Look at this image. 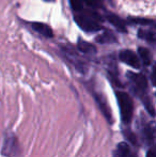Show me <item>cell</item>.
<instances>
[{
	"label": "cell",
	"instance_id": "cell-1",
	"mask_svg": "<svg viewBox=\"0 0 156 157\" xmlns=\"http://www.w3.org/2000/svg\"><path fill=\"white\" fill-rule=\"evenodd\" d=\"M74 21L78 27L86 32H97L103 29V17L94 10L83 9L80 12L74 13Z\"/></svg>",
	"mask_w": 156,
	"mask_h": 157
},
{
	"label": "cell",
	"instance_id": "cell-2",
	"mask_svg": "<svg viewBox=\"0 0 156 157\" xmlns=\"http://www.w3.org/2000/svg\"><path fill=\"white\" fill-rule=\"evenodd\" d=\"M117 101L121 113V120L124 124H129L134 116V101L131 96L126 92L116 91Z\"/></svg>",
	"mask_w": 156,
	"mask_h": 157
},
{
	"label": "cell",
	"instance_id": "cell-3",
	"mask_svg": "<svg viewBox=\"0 0 156 157\" xmlns=\"http://www.w3.org/2000/svg\"><path fill=\"white\" fill-rule=\"evenodd\" d=\"M126 77L128 78L129 83H131V89L134 94H136L138 97L141 98V101H144L148 98L149 95L146 94L148 90V79L141 73H134L127 72Z\"/></svg>",
	"mask_w": 156,
	"mask_h": 157
},
{
	"label": "cell",
	"instance_id": "cell-4",
	"mask_svg": "<svg viewBox=\"0 0 156 157\" xmlns=\"http://www.w3.org/2000/svg\"><path fill=\"white\" fill-rule=\"evenodd\" d=\"M61 50H62L63 57L69 61L76 70L81 74H86L89 68V63L85 59V57H82L80 54L77 52V49H75L72 46H61Z\"/></svg>",
	"mask_w": 156,
	"mask_h": 157
},
{
	"label": "cell",
	"instance_id": "cell-5",
	"mask_svg": "<svg viewBox=\"0 0 156 157\" xmlns=\"http://www.w3.org/2000/svg\"><path fill=\"white\" fill-rule=\"evenodd\" d=\"M1 153L6 157H19L21 155V147L18 139L12 132H9L4 136L3 144H2Z\"/></svg>",
	"mask_w": 156,
	"mask_h": 157
},
{
	"label": "cell",
	"instance_id": "cell-6",
	"mask_svg": "<svg viewBox=\"0 0 156 157\" xmlns=\"http://www.w3.org/2000/svg\"><path fill=\"white\" fill-rule=\"evenodd\" d=\"M92 95H93L94 101H95L98 109L101 110V112L103 113L104 118L106 119V121L108 122V124H112L113 123L112 113H111V109H110V107H109V104L107 103L106 97L97 91H93L92 92Z\"/></svg>",
	"mask_w": 156,
	"mask_h": 157
},
{
	"label": "cell",
	"instance_id": "cell-7",
	"mask_svg": "<svg viewBox=\"0 0 156 157\" xmlns=\"http://www.w3.org/2000/svg\"><path fill=\"white\" fill-rule=\"evenodd\" d=\"M119 59L121 62L127 64L128 66H131L133 68L139 70L141 67V63L138 58V55L134 52L133 50L129 49H123L119 52Z\"/></svg>",
	"mask_w": 156,
	"mask_h": 157
},
{
	"label": "cell",
	"instance_id": "cell-8",
	"mask_svg": "<svg viewBox=\"0 0 156 157\" xmlns=\"http://www.w3.org/2000/svg\"><path fill=\"white\" fill-rule=\"evenodd\" d=\"M105 18H106L119 32H122V33L127 32L126 23H125L124 19L119 17L118 15L113 14V13H111V12H106L105 13Z\"/></svg>",
	"mask_w": 156,
	"mask_h": 157
},
{
	"label": "cell",
	"instance_id": "cell-9",
	"mask_svg": "<svg viewBox=\"0 0 156 157\" xmlns=\"http://www.w3.org/2000/svg\"><path fill=\"white\" fill-rule=\"evenodd\" d=\"M141 138L142 141L146 143V145L153 147L154 144V139H155V132H154V126L151 123H146L141 127Z\"/></svg>",
	"mask_w": 156,
	"mask_h": 157
},
{
	"label": "cell",
	"instance_id": "cell-10",
	"mask_svg": "<svg viewBox=\"0 0 156 157\" xmlns=\"http://www.w3.org/2000/svg\"><path fill=\"white\" fill-rule=\"evenodd\" d=\"M77 52H81V54L85 55V56L92 57V56H95L96 52H97V49H96V47L94 46V44L89 43V42L85 41V40H82L81 37H79L78 42H77Z\"/></svg>",
	"mask_w": 156,
	"mask_h": 157
},
{
	"label": "cell",
	"instance_id": "cell-11",
	"mask_svg": "<svg viewBox=\"0 0 156 157\" xmlns=\"http://www.w3.org/2000/svg\"><path fill=\"white\" fill-rule=\"evenodd\" d=\"M31 28L34 30L36 33L41 34L42 36L48 37V39H51L54 37V31H52L51 27L49 25L45 23H39V21H34L31 23Z\"/></svg>",
	"mask_w": 156,
	"mask_h": 157
},
{
	"label": "cell",
	"instance_id": "cell-12",
	"mask_svg": "<svg viewBox=\"0 0 156 157\" xmlns=\"http://www.w3.org/2000/svg\"><path fill=\"white\" fill-rule=\"evenodd\" d=\"M95 41L100 44H113V43H118V39L115 35L111 30L109 29H105L101 34H98L96 36Z\"/></svg>",
	"mask_w": 156,
	"mask_h": 157
},
{
	"label": "cell",
	"instance_id": "cell-13",
	"mask_svg": "<svg viewBox=\"0 0 156 157\" xmlns=\"http://www.w3.org/2000/svg\"><path fill=\"white\" fill-rule=\"evenodd\" d=\"M138 58L140 60V63L142 62L144 66H149L151 63H152V60H153V55L151 52V50L146 47H138Z\"/></svg>",
	"mask_w": 156,
	"mask_h": 157
},
{
	"label": "cell",
	"instance_id": "cell-14",
	"mask_svg": "<svg viewBox=\"0 0 156 157\" xmlns=\"http://www.w3.org/2000/svg\"><path fill=\"white\" fill-rule=\"evenodd\" d=\"M155 27L151 29H139L138 30V37L143 41L150 43L151 45H155Z\"/></svg>",
	"mask_w": 156,
	"mask_h": 157
},
{
	"label": "cell",
	"instance_id": "cell-15",
	"mask_svg": "<svg viewBox=\"0 0 156 157\" xmlns=\"http://www.w3.org/2000/svg\"><path fill=\"white\" fill-rule=\"evenodd\" d=\"M113 157H135L133 155V152L131 150V147L126 142H120L117 145Z\"/></svg>",
	"mask_w": 156,
	"mask_h": 157
},
{
	"label": "cell",
	"instance_id": "cell-16",
	"mask_svg": "<svg viewBox=\"0 0 156 157\" xmlns=\"http://www.w3.org/2000/svg\"><path fill=\"white\" fill-rule=\"evenodd\" d=\"M126 25H140V26H151V27H155V21L153 19L149 18H142V17H128L125 21Z\"/></svg>",
	"mask_w": 156,
	"mask_h": 157
},
{
	"label": "cell",
	"instance_id": "cell-17",
	"mask_svg": "<svg viewBox=\"0 0 156 157\" xmlns=\"http://www.w3.org/2000/svg\"><path fill=\"white\" fill-rule=\"evenodd\" d=\"M83 1H85V6H87L88 9L94 11H96V9L103 8V3H104V0H83Z\"/></svg>",
	"mask_w": 156,
	"mask_h": 157
},
{
	"label": "cell",
	"instance_id": "cell-18",
	"mask_svg": "<svg viewBox=\"0 0 156 157\" xmlns=\"http://www.w3.org/2000/svg\"><path fill=\"white\" fill-rule=\"evenodd\" d=\"M70 4H71V8L74 11V13L80 12L85 9V1L83 0H70Z\"/></svg>",
	"mask_w": 156,
	"mask_h": 157
},
{
	"label": "cell",
	"instance_id": "cell-19",
	"mask_svg": "<svg viewBox=\"0 0 156 157\" xmlns=\"http://www.w3.org/2000/svg\"><path fill=\"white\" fill-rule=\"evenodd\" d=\"M124 137L127 139V140L129 141V142L131 143L133 145H138V140H137V137H136V135L134 134L131 130L129 129H125L124 130Z\"/></svg>",
	"mask_w": 156,
	"mask_h": 157
},
{
	"label": "cell",
	"instance_id": "cell-20",
	"mask_svg": "<svg viewBox=\"0 0 156 157\" xmlns=\"http://www.w3.org/2000/svg\"><path fill=\"white\" fill-rule=\"evenodd\" d=\"M151 80H152V85H155V66L152 67V72H151Z\"/></svg>",
	"mask_w": 156,
	"mask_h": 157
},
{
	"label": "cell",
	"instance_id": "cell-21",
	"mask_svg": "<svg viewBox=\"0 0 156 157\" xmlns=\"http://www.w3.org/2000/svg\"><path fill=\"white\" fill-rule=\"evenodd\" d=\"M146 157H155V152L153 149L149 150L148 153H146Z\"/></svg>",
	"mask_w": 156,
	"mask_h": 157
},
{
	"label": "cell",
	"instance_id": "cell-22",
	"mask_svg": "<svg viewBox=\"0 0 156 157\" xmlns=\"http://www.w3.org/2000/svg\"><path fill=\"white\" fill-rule=\"evenodd\" d=\"M44 1H46V2H50V1H54V0H44Z\"/></svg>",
	"mask_w": 156,
	"mask_h": 157
}]
</instances>
